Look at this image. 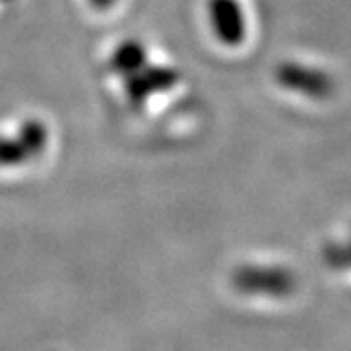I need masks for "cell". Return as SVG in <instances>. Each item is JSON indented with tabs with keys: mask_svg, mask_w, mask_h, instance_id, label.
<instances>
[{
	"mask_svg": "<svg viewBox=\"0 0 351 351\" xmlns=\"http://www.w3.org/2000/svg\"><path fill=\"white\" fill-rule=\"evenodd\" d=\"M276 82L283 90L314 101L330 100L336 92V80L332 75L297 61H283L279 64L276 69Z\"/></svg>",
	"mask_w": 351,
	"mask_h": 351,
	"instance_id": "cell-1",
	"label": "cell"
},
{
	"mask_svg": "<svg viewBox=\"0 0 351 351\" xmlns=\"http://www.w3.org/2000/svg\"><path fill=\"white\" fill-rule=\"evenodd\" d=\"M207 14L213 27L215 38L223 45L239 47L248 34L246 14L239 0H209Z\"/></svg>",
	"mask_w": 351,
	"mask_h": 351,
	"instance_id": "cell-2",
	"label": "cell"
}]
</instances>
